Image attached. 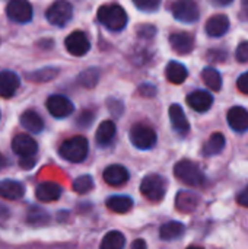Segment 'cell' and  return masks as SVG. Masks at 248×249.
Listing matches in <instances>:
<instances>
[{"label":"cell","instance_id":"cell-29","mask_svg":"<svg viewBox=\"0 0 248 249\" xmlns=\"http://www.w3.org/2000/svg\"><path fill=\"white\" fill-rule=\"evenodd\" d=\"M202 77H203V80H205L206 86H208V88H210L213 92L221 90V88H222V77H221V74H219L215 69H212V67H206V69H203Z\"/></svg>","mask_w":248,"mask_h":249},{"label":"cell","instance_id":"cell-44","mask_svg":"<svg viewBox=\"0 0 248 249\" xmlns=\"http://www.w3.org/2000/svg\"><path fill=\"white\" fill-rule=\"evenodd\" d=\"M4 166V158H3V155L0 153V169Z\"/></svg>","mask_w":248,"mask_h":249},{"label":"cell","instance_id":"cell-11","mask_svg":"<svg viewBox=\"0 0 248 249\" xmlns=\"http://www.w3.org/2000/svg\"><path fill=\"white\" fill-rule=\"evenodd\" d=\"M12 150L19 158H34L38 150V144L31 136L19 134L12 142Z\"/></svg>","mask_w":248,"mask_h":249},{"label":"cell","instance_id":"cell-27","mask_svg":"<svg viewBox=\"0 0 248 249\" xmlns=\"http://www.w3.org/2000/svg\"><path fill=\"white\" fill-rule=\"evenodd\" d=\"M107 207L114 213H127L133 207V201L124 196H113L107 200Z\"/></svg>","mask_w":248,"mask_h":249},{"label":"cell","instance_id":"cell-30","mask_svg":"<svg viewBox=\"0 0 248 249\" xmlns=\"http://www.w3.org/2000/svg\"><path fill=\"white\" fill-rule=\"evenodd\" d=\"M94 188V179L89 175H82L75 179L73 182V190L77 194H86Z\"/></svg>","mask_w":248,"mask_h":249},{"label":"cell","instance_id":"cell-39","mask_svg":"<svg viewBox=\"0 0 248 249\" xmlns=\"http://www.w3.org/2000/svg\"><path fill=\"white\" fill-rule=\"evenodd\" d=\"M139 90L142 92L140 95H145V96H155V88H153L152 85H143V86H140Z\"/></svg>","mask_w":248,"mask_h":249},{"label":"cell","instance_id":"cell-31","mask_svg":"<svg viewBox=\"0 0 248 249\" xmlns=\"http://www.w3.org/2000/svg\"><path fill=\"white\" fill-rule=\"evenodd\" d=\"M98 77H99L98 70L88 69V70H85L83 73L79 74V83L82 86H85V88H94L98 83Z\"/></svg>","mask_w":248,"mask_h":249},{"label":"cell","instance_id":"cell-3","mask_svg":"<svg viewBox=\"0 0 248 249\" xmlns=\"http://www.w3.org/2000/svg\"><path fill=\"white\" fill-rule=\"evenodd\" d=\"M60 156L69 162L79 163L88 156V140L82 136L72 137L60 146Z\"/></svg>","mask_w":248,"mask_h":249},{"label":"cell","instance_id":"cell-43","mask_svg":"<svg viewBox=\"0 0 248 249\" xmlns=\"http://www.w3.org/2000/svg\"><path fill=\"white\" fill-rule=\"evenodd\" d=\"M234 0H210V3L212 4H215V6H228V4H231Z\"/></svg>","mask_w":248,"mask_h":249},{"label":"cell","instance_id":"cell-40","mask_svg":"<svg viewBox=\"0 0 248 249\" xmlns=\"http://www.w3.org/2000/svg\"><path fill=\"white\" fill-rule=\"evenodd\" d=\"M35 163V159L34 158H20L19 160V165L23 168V169H31Z\"/></svg>","mask_w":248,"mask_h":249},{"label":"cell","instance_id":"cell-26","mask_svg":"<svg viewBox=\"0 0 248 249\" xmlns=\"http://www.w3.org/2000/svg\"><path fill=\"white\" fill-rule=\"evenodd\" d=\"M225 147V137L221 133H215L210 136V139L203 146V155L205 156H215L219 155Z\"/></svg>","mask_w":248,"mask_h":249},{"label":"cell","instance_id":"cell-2","mask_svg":"<svg viewBox=\"0 0 248 249\" xmlns=\"http://www.w3.org/2000/svg\"><path fill=\"white\" fill-rule=\"evenodd\" d=\"M174 175L190 187H200L206 181L200 168L191 160H180L174 166Z\"/></svg>","mask_w":248,"mask_h":249},{"label":"cell","instance_id":"cell-12","mask_svg":"<svg viewBox=\"0 0 248 249\" xmlns=\"http://www.w3.org/2000/svg\"><path fill=\"white\" fill-rule=\"evenodd\" d=\"M104 181L111 187H121L129 181V171L121 165H110L104 171Z\"/></svg>","mask_w":248,"mask_h":249},{"label":"cell","instance_id":"cell-45","mask_svg":"<svg viewBox=\"0 0 248 249\" xmlns=\"http://www.w3.org/2000/svg\"><path fill=\"white\" fill-rule=\"evenodd\" d=\"M187 249H203V248H200V247H189Z\"/></svg>","mask_w":248,"mask_h":249},{"label":"cell","instance_id":"cell-25","mask_svg":"<svg viewBox=\"0 0 248 249\" xmlns=\"http://www.w3.org/2000/svg\"><path fill=\"white\" fill-rule=\"evenodd\" d=\"M184 232H186V228H184L183 223H180V222H168V223L161 226L159 236L164 241H174V239L181 238L184 235Z\"/></svg>","mask_w":248,"mask_h":249},{"label":"cell","instance_id":"cell-18","mask_svg":"<svg viewBox=\"0 0 248 249\" xmlns=\"http://www.w3.org/2000/svg\"><path fill=\"white\" fill-rule=\"evenodd\" d=\"M61 196V187L56 182H42L35 190V197L42 203L58 200Z\"/></svg>","mask_w":248,"mask_h":249},{"label":"cell","instance_id":"cell-6","mask_svg":"<svg viewBox=\"0 0 248 249\" xmlns=\"http://www.w3.org/2000/svg\"><path fill=\"white\" fill-rule=\"evenodd\" d=\"M73 16V7L66 0L54 1L47 10V20L56 26H64Z\"/></svg>","mask_w":248,"mask_h":249},{"label":"cell","instance_id":"cell-21","mask_svg":"<svg viewBox=\"0 0 248 249\" xmlns=\"http://www.w3.org/2000/svg\"><path fill=\"white\" fill-rule=\"evenodd\" d=\"M199 196L190 191H180L175 197V207L183 212V213H189L193 212L197 206H199Z\"/></svg>","mask_w":248,"mask_h":249},{"label":"cell","instance_id":"cell-10","mask_svg":"<svg viewBox=\"0 0 248 249\" xmlns=\"http://www.w3.org/2000/svg\"><path fill=\"white\" fill-rule=\"evenodd\" d=\"M64 45L67 48V51L72 54V55H76V57H80V55H85L89 48H91V42L88 39V36L80 32V31H75L72 32L66 41H64Z\"/></svg>","mask_w":248,"mask_h":249},{"label":"cell","instance_id":"cell-1","mask_svg":"<svg viewBox=\"0 0 248 249\" xmlns=\"http://www.w3.org/2000/svg\"><path fill=\"white\" fill-rule=\"evenodd\" d=\"M98 20L110 31H121L127 23V13L118 4H108L99 7Z\"/></svg>","mask_w":248,"mask_h":249},{"label":"cell","instance_id":"cell-20","mask_svg":"<svg viewBox=\"0 0 248 249\" xmlns=\"http://www.w3.org/2000/svg\"><path fill=\"white\" fill-rule=\"evenodd\" d=\"M229 28V20L225 15H216V16H212L208 23H206V32L209 36H222Z\"/></svg>","mask_w":248,"mask_h":249},{"label":"cell","instance_id":"cell-8","mask_svg":"<svg viewBox=\"0 0 248 249\" xmlns=\"http://www.w3.org/2000/svg\"><path fill=\"white\" fill-rule=\"evenodd\" d=\"M9 19L18 23H26L32 19V6L28 0H10L6 6Z\"/></svg>","mask_w":248,"mask_h":249},{"label":"cell","instance_id":"cell-14","mask_svg":"<svg viewBox=\"0 0 248 249\" xmlns=\"http://www.w3.org/2000/svg\"><path fill=\"white\" fill-rule=\"evenodd\" d=\"M187 104L196 111V112H206L210 109L213 104V96L209 92L205 90H196L187 96Z\"/></svg>","mask_w":248,"mask_h":249},{"label":"cell","instance_id":"cell-42","mask_svg":"<svg viewBox=\"0 0 248 249\" xmlns=\"http://www.w3.org/2000/svg\"><path fill=\"white\" fill-rule=\"evenodd\" d=\"M241 16H243V19L248 20V0L241 1Z\"/></svg>","mask_w":248,"mask_h":249},{"label":"cell","instance_id":"cell-35","mask_svg":"<svg viewBox=\"0 0 248 249\" xmlns=\"http://www.w3.org/2000/svg\"><path fill=\"white\" fill-rule=\"evenodd\" d=\"M235 55H237V60H238L240 63H247L248 61V41H244V42H241V44L238 45Z\"/></svg>","mask_w":248,"mask_h":249},{"label":"cell","instance_id":"cell-22","mask_svg":"<svg viewBox=\"0 0 248 249\" xmlns=\"http://www.w3.org/2000/svg\"><path fill=\"white\" fill-rule=\"evenodd\" d=\"M115 124L113 121H104L99 124L98 130H96V134H95V139H96V143L98 146L101 147H105L108 146L113 139L115 137Z\"/></svg>","mask_w":248,"mask_h":249},{"label":"cell","instance_id":"cell-5","mask_svg":"<svg viewBox=\"0 0 248 249\" xmlns=\"http://www.w3.org/2000/svg\"><path fill=\"white\" fill-rule=\"evenodd\" d=\"M130 142L133 143L134 147L140 150H148L152 149L156 143V133L153 128L143 125V124H136L130 130Z\"/></svg>","mask_w":248,"mask_h":249},{"label":"cell","instance_id":"cell-34","mask_svg":"<svg viewBox=\"0 0 248 249\" xmlns=\"http://www.w3.org/2000/svg\"><path fill=\"white\" fill-rule=\"evenodd\" d=\"M134 6L143 12H155L159 4H161V0H133Z\"/></svg>","mask_w":248,"mask_h":249},{"label":"cell","instance_id":"cell-32","mask_svg":"<svg viewBox=\"0 0 248 249\" xmlns=\"http://www.w3.org/2000/svg\"><path fill=\"white\" fill-rule=\"evenodd\" d=\"M48 222V214L42 210V209H38V207H34L29 210L28 213V223L31 225H44Z\"/></svg>","mask_w":248,"mask_h":249},{"label":"cell","instance_id":"cell-24","mask_svg":"<svg viewBox=\"0 0 248 249\" xmlns=\"http://www.w3.org/2000/svg\"><path fill=\"white\" fill-rule=\"evenodd\" d=\"M20 124L25 130L35 134L44 128V121L35 111H25L20 117Z\"/></svg>","mask_w":248,"mask_h":249},{"label":"cell","instance_id":"cell-33","mask_svg":"<svg viewBox=\"0 0 248 249\" xmlns=\"http://www.w3.org/2000/svg\"><path fill=\"white\" fill-rule=\"evenodd\" d=\"M57 69H42V70H38L32 74H28L29 79L41 83V82H50L51 79H54L57 76Z\"/></svg>","mask_w":248,"mask_h":249},{"label":"cell","instance_id":"cell-16","mask_svg":"<svg viewBox=\"0 0 248 249\" xmlns=\"http://www.w3.org/2000/svg\"><path fill=\"white\" fill-rule=\"evenodd\" d=\"M170 120H171V124H172V128L175 133L181 134V136H186L190 130V124L186 118V114L183 111V108L177 104H172L170 107Z\"/></svg>","mask_w":248,"mask_h":249},{"label":"cell","instance_id":"cell-37","mask_svg":"<svg viewBox=\"0 0 248 249\" xmlns=\"http://www.w3.org/2000/svg\"><path fill=\"white\" fill-rule=\"evenodd\" d=\"M237 86H238V89H240L243 93L248 95V71L240 76V79H238V82H237Z\"/></svg>","mask_w":248,"mask_h":249},{"label":"cell","instance_id":"cell-15","mask_svg":"<svg viewBox=\"0 0 248 249\" xmlns=\"http://www.w3.org/2000/svg\"><path fill=\"white\" fill-rule=\"evenodd\" d=\"M19 85V77L13 71H0V98H12L18 90Z\"/></svg>","mask_w":248,"mask_h":249},{"label":"cell","instance_id":"cell-36","mask_svg":"<svg viewBox=\"0 0 248 249\" xmlns=\"http://www.w3.org/2000/svg\"><path fill=\"white\" fill-rule=\"evenodd\" d=\"M92 120H94L92 112L85 111V112H82V114H80V117H79V120H77V124H79V125H82V127H88V125H91Z\"/></svg>","mask_w":248,"mask_h":249},{"label":"cell","instance_id":"cell-28","mask_svg":"<svg viewBox=\"0 0 248 249\" xmlns=\"http://www.w3.org/2000/svg\"><path fill=\"white\" fill-rule=\"evenodd\" d=\"M124 245H126L124 235L121 232L113 231V232H108L104 236L99 249H124Z\"/></svg>","mask_w":248,"mask_h":249},{"label":"cell","instance_id":"cell-19","mask_svg":"<svg viewBox=\"0 0 248 249\" xmlns=\"http://www.w3.org/2000/svg\"><path fill=\"white\" fill-rule=\"evenodd\" d=\"M25 193V188L20 182L12 181V179H4L0 181V197L6 200H19Z\"/></svg>","mask_w":248,"mask_h":249},{"label":"cell","instance_id":"cell-41","mask_svg":"<svg viewBox=\"0 0 248 249\" xmlns=\"http://www.w3.org/2000/svg\"><path fill=\"white\" fill-rule=\"evenodd\" d=\"M130 249H148V247H146V242H145L143 239H136V241L132 244Z\"/></svg>","mask_w":248,"mask_h":249},{"label":"cell","instance_id":"cell-38","mask_svg":"<svg viewBox=\"0 0 248 249\" xmlns=\"http://www.w3.org/2000/svg\"><path fill=\"white\" fill-rule=\"evenodd\" d=\"M238 204H241L243 207H248V187H246L240 194H238Z\"/></svg>","mask_w":248,"mask_h":249},{"label":"cell","instance_id":"cell-7","mask_svg":"<svg viewBox=\"0 0 248 249\" xmlns=\"http://www.w3.org/2000/svg\"><path fill=\"white\" fill-rule=\"evenodd\" d=\"M172 15L180 22L193 23L199 19L200 10L194 0H175L172 4Z\"/></svg>","mask_w":248,"mask_h":249},{"label":"cell","instance_id":"cell-4","mask_svg":"<svg viewBox=\"0 0 248 249\" xmlns=\"http://www.w3.org/2000/svg\"><path fill=\"white\" fill-rule=\"evenodd\" d=\"M140 193L149 201L159 203L165 197V193H167L165 179L161 175H156V174L145 177L142 179V184H140Z\"/></svg>","mask_w":248,"mask_h":249},{"label":"cell","instance_id":"cell-9","mask_svg":"<svg viewBox=\"0 0 248 249\" xmlns=\"http://www.w3.org/2000/svg\"><path fill=\"white\" fill-rule=\"evenodd\" d=\"M47 109L54 118H66L73 112L75 107L66 96L53 95L47 99Z\"/></svg>","mask_w":248,"mask_h":249},{"label":"cell","instance_id":"cell-23","mask_svg":"<svg viewBox=\"0 0 248 249\" xmlns=\"http://www.w3.org/2000/svg\"><path fill=\"white\" fill-rule=\"evenodd\" d=\"M165 73H167V79L171 83H174V85H181L187 79V76H189V71H187L186 66H183L178 61L168 63Z\"/></svg>","mask_w":248,"mask_h":249},{"label":"cell","instance_id":"cell-13","mask_svg":"<svg viewBox=\"0 0 248 249\" xmlns=\"http://www.w3.org/2000/svg\"><path fill=\"white\" fill-rule=\"evenodd\" d=\"M228 124L237 133L248 130V112L243 107H234L228 111Z\"/></svg>","mask_w":248,"mask_h":249},{"label":"cell","instance_id":"cell-17","mask_svg":"<svg viewBox=\"0 0 248 249\" xmlns=\"http://www.w3.org/2000/svg\"><path fill=\"white\" fill-rule=\"evenodd\" d=\"M170 44L177 54H189L194 47V38L187 32H177L170 36Z\"/></svg>","mask_w":248,"mask_h":249}]
</instances>
